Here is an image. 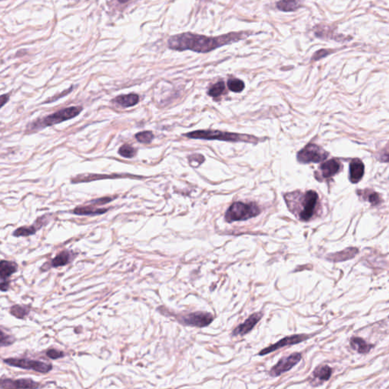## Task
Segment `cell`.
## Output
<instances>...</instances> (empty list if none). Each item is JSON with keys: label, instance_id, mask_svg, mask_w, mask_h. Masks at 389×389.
Masks as SVG:
<instances>
[{"label": "cell", "instance_id": "6da1fadb", "mask_svg": "<svg viewBox=\"0 0 389 389\" xmlns=\"http://www.w3.org/2000/svg\"><path fill=\"white\" fill-rule=\"evenodd\" d=\"M252 35L251 32H231L218 37H208L191 32H185L170 37L168 47L177 51L191 50L195 53H207L225 45L244 40Z\"/></svg>", "mask_w": 389, "mask_h": 389}, {"label": "cell", "instance_id": "7a4b0ae2", "mask_svg": "<svg viewBox=\"0 0 389 389\" xmlns=\"http://www.w3.org/2000/svg\"><path fill=\"white\" fill-rule=\"evenodd\" d=\"M83 108L81 107H70V108H64L60 111H56V113L46 116L43 119H38L37 120L30 122L27 126V131L28 132H38L40 129H44L53 125L61 123L65 121L70 120L76 117L79 115L80 113L82 111Z\"/></svg>", "mask_w": 389, "mask_h": 389}, {"label": "cell", "instance_id": "3957f363", "mask_svg": "<svg viewBox=\"0 0 389 389\" xmlns=\"http://www.w3.org/2000/svg\"><path fill=\"white\" fill-rule=\"evenodd\" d=\"M184 136L193 139H204V140H219L233 142H249L257 143L259 139L252 135L244 134L232 133V132H221L215 130H197L184 134Z\"/></svg>", "mask_w": 389, "mask_h": 389}, {"label": "cell", "instance_id": "277c9868", "mask_svg": "<svg viewBox=\"0 0 389 389\" xmlns=\"http://www.w3.org/2000/svg\"><path fill=\"white\" fill-rule=\"evenodd\" d=\"M260 213V208L255 203L234 202L227 211L225 221L228 223L246 221L258 216Z\"/></svg>", "mask_w": 389, "mask_h": 389}, {"label": "cell", "instance_id": "5b68a950", "mask_svg": "<svg viewBox=\"0 0 389 389\" xmlns=\"http://www.w3.org/2000/svg\"><path fill=\"white\" fill-rule=\"evenodd\" d=\"M318 195L315 191L310 190L304 194L301 193V197L299 201L300 207L297 208L300 210L296 214L300 221H308L312 218L318 205Z\"/></svg>", "mask_w": 389, "mask_h": 389}, {"label": "cell", "instance_id": "8992f818", "mask_svg": "<svg viewBox=\"0 0 389 389\" xmlns=\"http://www.w3.org/2000/svg\"><path fill=\"white\" fill-rule=\"evenodd\" d=\"M4 363L14 367L21 368L28 370H34L40 373H47L51 371L53 366L50 363H44L39 360L26 359V358H7L3 359Z\"/></svg>", "mask_w": 389, "mask_h": 389}, {"label": "cell", "instance_id": "52a82bcc", "mask_svg": "<svg viewBox=\"0 0 389 389\" xmlns=\"http://www.w3.org/2000/svg\"><path fill=\"white\" fill-rule=\"evenodd\" d=\"M328 153L315 144H309L297 154L300 163H320L328 157Z\"/></svg>", "mask_w": 389, "mask_h": 389}, {"label": "cell", "instance_id": "ba28073f", "mask_svg": "<svg viewBox=\"0 0 389 389\" xmlns=\"http://www.w3.org/2000/svg\"><path fill=\"white\" fill-rule=\"evenodd\" d=\"M177 321L183 325L204 328L208 326L214 321L215 318L210 312L198 311L187 315H179L177 316Z\"/></svg>", "mask_w": 389, "mask_h": 389}, {"label": "cell", "instance_id": "9c48e42d", "mask_svg": "<svg viewBox=\"0 0 389 389\" xmlns=\"http://www.w3.org/2000/svg\"><path fill=\"white\" fill-rule=\"evenodd\" d=\"M302 359V354L300 353H293L289 356L281 359L274 365L269 371L271 377H278L280 375L290 371L292 368L294 367L297 363H300Z\"/></svg>", "mask_w": 389, "mask_h": 389}, {"label": "cell", "instance_id": "30bf717a", "mask_svg": "<svg viewBox=\"0 0 389 389\" xmlns=\"http://www.w3.org/2000/svg\"><path fill=\"white\" fill-rule=\"evenodd\" d=\"M311 338L310 335H305V334H301V335H294L291 336H287L285 338H282L277 343L274 345H270L267 347L265 349L262 350L259 353V356H265V355L269 354L272 352L275 351L280 348H284L286 346H292V345H297V344L301 343V342H305L309 338Z\"/></svg>", "mask_w": 389, "mask_h": 389}, {"label": "cell", "instance_id": "8fae6325", "mask_svg": "<svg viewBox=\"0 0 389 389\" xmlns=\"http://www.w3.org/2000/svg\"><path fill=\"white\" fill-rule=\"evenodd\" d=\"M263 313L262 312H255L252 314L244 322L238 325L233 331L232 336H244L252 331L255 328L258 322L262 319Z\"/></svg>", "mask_w": 389, "mask_h": 389}, {"label": "cell", "instance_id": "7c38bea8", "mask_svg": "<svg viewBox=\"0 0 389 389\" xmlns=\"http://www.w3.org/2000/svg\"><path fill=\"white\" fill-rule=\"evenodd\" d=\"M40 384L30 379H21L12 380L10 379H2L0 383L1 389H38Z\"/></svg>", "mask_w": 389, "mask_h": 389}, {"label": "cell", "instance_id": "4fadbf2b", "mask_svg": "<svg viewBox=\"0 0 389 389\" xmlns=\"http://www.w3.org/2000/svg\"><path fill=\"white\" fill-rule=\"evenodd\" d=\"M47 217L48 215H43V216L38 218V220L35 221V224L32 226L18 228V229L14 231L13 236H16V237H20V236H29L35 234L38 230H40L42 227L47 224L48 221H49V218Z\"/></svg>", "mask_w": 389, "mask_h": 389}, {"label": "cell", "instance_id": "5bb4252c", "mask_svg": "<svg viewBox=\"0 0 389 389\" xmlns=\"http://www.w3.org/2000/svg\"><path fill=\"white\" fill-rule=\"evenodd\" d=\"M76 256L77 254H76L73 251H62L60 253H58L56 257L53 258L50 262H46V264L48 265V266L45 268L43 271L46 272L51 267L58 268L60 266L62 267V266L70 264V262H73V259L76 257Z\"/></svg>", "mask_w": 389, "mask_h": 389}, {"label": "cell", "instance_id": "9a60e30c", "mask_svg": "<svg viewBox=\"0 0 389 389\" xmlns=\"http://www.w3.org/2000/svg\"><path fill=\"white\" fill-rule=\"evenodd\" d=\"M364 174V165L359 159H353L350 163V180L351 183H356L363 178Z\"/></svg>", "mask_w": 389, "mask_h": 389}, {"label": "cell", "instance_id": "2e32d148", "mask_svg": "<svg viewBox=\"0 0 389 389\" xmlns=\"http://www.w3.org/2000/svg\"><path fill=\"white\" fill-rule=\"evenodd\" d=\"M358 253H359V249L357 248L349 247L341 251V252L328 255L327 259L335 262H345V261L353 259Z\"/></svg>", "mask_w": 389, "mask_h": 389}, {"label": "cell", "instance_id": "e0dca14e", "mask_svg": "<svg viewBox=\"0 0 389 389\" xmlns=\"http://www.w3.org/2000/svg\"><path fill=\"white\" fill-rule=\"evenodd\" d=\"M129 176H125V175H101V174H87V175H79L76 177L72 179V183H87V182L95 181V180H101L103 179H115L121 178V177H127Z\"/></svg>", "mask_w": 389, "mask_h": 389}, {"label": "cell", "instance_id": "ac0fdd59", "mask_svg": "<svg viewBox=\"0 0 389 389\" xmlns=\"http://www.w3.org/2000/svg\"><path fill=\"white\" fill-rule=\"evenodd\" d=\"M139 96L136 94H123L117 96L112 100V103L122 108H130L139 104Z\"/></svg>", "mask_w": 389, "mask_h": 389}, {"label": "cell", "instance_id": "d6986e66", "mask_svg": "<svg viewBox=\"0 0 389 389\" xmlns=\"http://www.w3.org/2000/svg\"><path fill=\"white\" fill-rule=\"evenodd\" d=\"M341 168V165L338 160H332L325 162L320 166V170L322 172V176L323 178H331L335 176Z\"/></svg>", "mask_w": 389, "mask_h": 389}, {"label": "cell", "instance_id": "ffe728a7", "mask_svg": "<svg viewBox=\"0 0 389 389\" xmlns=\"http://www.w3.org/2000/svg\"><path fill=\"white\" fill-rule=\"evenodd\" d=\"M18 271V265L12 261L2 260L0 262V278L5 280Z\"/></svg>", "mask_w": 389, "mask_h": 389}, {"label": "cell", "instance_id": "44dd1931", "mask_svg": "<svg viewBox=\"0 0 389 389\" xmlns=\"http://www.w3.org/2000/svg\"><path fill=\"white\" fill-rule=\"evenodd\" d=\"M350 345L353 350L359 353H367L371 350L373 345H369L363 338L359 337H353L350 338Z\"/></svg>", "mask_w": 389, "mask_h": 389}, {"label": "cell", "instance_id": "7402d4cb", "mask_svg": "<svg viewBox=\"0 0 389 389\" xmlns=\"http://www.w3.org/2000/svg\"><path fill=\"white\" fill-rule=\"evenodd\" d=\"M300 6V0H280L276 3L277 9L284 12H295Z\"/></svg>", "mask_w": 389, "mask_h": 389}, {"label": "cell", "instance_id": "603a6c76", "mask_svg": "<svg viewBox=\"0 0 389 389\" xmlns=\"http://www.w3.org/2000/svg\"><path fill=\"white\" fill-rule=\"evenodd\" d=\"M108 211V208H94L93 205L89 206L77 207L73 211V214L77 215H103Z\"/></svg>", "mask_w": 389, "mask_h": 389}, {"label": "cell", "instance_id": "cb8c5ba5", "mask_svg": "<svg viewBox=\"0 0 389 389\" xmlns=\"http://www.w3.org/2000/svg\"><path fill=\"white\" fill-rule=\"evenodd\" d=\"M332 374V369L330 366L327 365L324 366H318L316 369L314 370L313 377L315 379H318L320 381L325 382L328 381Z\"/></svg>", "mask_w": 389, "mask_h": 389}, {"label": "cell", "instance_id": "d4e9b609", "mask_svg": "<svg viewBox=\"0 0 389 389\" xmlns=\"http://www.w3.org/2000/svg\"><path fill=\"white\" fill-rule=\"evenodd\" d=\"M30 312L29 306L14 305L11 307L10 313L15 318L23 319Z\"/></svg>", "mask_w": 389, "mask_h": 389}, {"label": "cell", "instance_id": "484cf974", "mask_svg": "<svg viewBox=\"0 0 389 389\" xmlns=\"http://www.w3.org/2000/svg\"><path fill=\"white\" fill-rule=\"evenodd\" d=\"M225 90V84L224 81H218L216 84H213L208 91V94L212 97H218L224 93Z\"/></svg>", "mask_w": 389, "mask_h": 389}, {"label": "cell", "instance_id": "4316f807", "mask_svg": "<svg viewBox=\"0 0 389 389\" xmlns=\"http://www.w3.org/2000/svg\"><path fill=\"white\" fill-rule=\"evenodd\" d=\"M228 88L233 92L239 93L243 91L245 84L242 80L238 78H231L228 81Z\"/></svg>", "mask_w": 389, "mask_h": 389}, {"label": "cell", "instance_id": "83f0119b", "mask_svg": "<svg viewBox=\"0 0 389 389\" xmlns=\"http://www.w3.org/2000/svg\"><path fill=\"white\" fill-rule=\"evenodd\" d=\"M136 152H137L136 149H134L131 145L125 144L119 148L118 153L125 158H132L136 155Z\"/></svg>", "mask_w": 389, "mask_h": 389}, {"label": "cell", "instance_id": "f1b7e54d", "mask_svg": "<svg viewBox=\"0 0 389 389\" xmlns=\"http://www.w3.org/2000/svg\"><path fill=\"white\" fill-rule=\"evenodd\" d=\"M153 132L151 131H144V132H139L135 135V138L138 142L142 144H149L154 139Z\"/></svg>", "mask_w": 389, "mask_h": 389}, {"label": "cell", "instance_id": "f546056e", "mask_svg": "<svg viewBox=\"0 0 389 389\" xmlns=\"http://www.w3.org/2000/svg\"><path fill=\"white\" fill-rule=\"evenodd\" d=\"M1 347H8L12 345L15 342V338L12 335H8L1 330Z\"/></svg>", "mask_w": 389, "mask_h": 389}, {"label": "cell", "instance_id": "4dcf8cb0", "mask_svg": "<svg viewBox=\"0 0 389 389\" xmlns=\"http://www.w3.org/2000/svg\"><path fill=\"white\" fill-rule=\"evenodd\" d=\"M46 356L52 359H58L65 356V353L63 351H60L56 349H50L46 351Z\"/></svg>", "mask_w": 389, "mask_h": 389}, {"label": "cell", "instance_id": "1f68e13d", "mask_svg": "<svg viewBox=\"0 0 389 389\" xmlns=\"http://www.w3.org/2000/svg\"><path fill=\"white\" fill-rule=\"evenodd\" d=\"M115 199V197H104V198H97L91 201V205L93 206L95 205H102L111 202L113 200Z\"/></svg>", "mask_w": 389, "mask_h": 389}, {"label": "cell", "instance_id": "d6a6232c", "mask_svg": "<svg viewBox=\"0 0 389 389\" xmlns=\"http://www.w3.org/2000/svg\"><path fill=\"white\" fill-rule=\"evenodd\" d=\"M72 91H73V87H70L69 90H66V91H63L61 94H59V95L53 96V97H50V99H48L47 101H46L45 103H51L58 101V100L60 99V97H64V96L67 95V94L71 92Z\"/></svg>", "mask_w": 389, "mask_h": 389}, {"label": "cell", "instance_id": "836d02e7", "mask_svg": "<svg viewBox=\"0 0 389 389\" xmlns=\"http://www.w3.org/2000/svg\"><path fill=\"white\" fill-rule=\"evenodd\" d=\"M329 53V52L326 50H320L318 51H317L316 53L314 54V56H312V60H314V61H316V60H320V59H322V58L325 57Z\"/></svg>", "mask_w": 389, "mask_h": 389}, {"label": "cell", "instance_id": "e575fe53", "mask_svg": "<svg viewBox=\"0 0 389 389\" xmlns=\"http://www.w3.org/2000/svg\"><path fill=\"white\" fill-rule=\"evenodd\" d=\"M368 200L373 205H379L380 202V198L377 193H373L371 194H369Z\"/></svg>", "mask_w": 389, "mask_h": 389}, {"label": "cell", "instance_id": "d590c367", "mask_svg": "<svg viewBox=\"0 0 389 389\" xmlns=\"http://www.w3.org/2000/svg\"><path fill=\"white\" fill-rule=\"evenodd\" d=\"M9 287H10V282L8 280H2L1 284H0V289L2 292L8 291Z\"/></svg>", "mask_w": 389, "mask_h": 389}, {"label": "cell", "instance_id": "8d00e7d4", "mask_svg": "<svg viewBox=\"0 0 389 389\" xmlns=\"http://www.w3.org/2000/svg\"><path fill=\"white\" fill-rule=\"evenodd\" d=\"M0 100H1V105H0V107L2 108V107L8 102V100H9V95L6 94H2V95L0 97Z\"/></svg>", "mask_w": 389, "mask_h": 389}, {"label": "cell", "instance_id": "74e56055", "mask_svg": "<svg viewBox=\"0 0 389 389\" xmlns=\"http://www.w3.org/2000/svg\"><path fill=\"white\" fill-rule=\"evenodd\" d=\"M380 160L384 162H389V153L384 154V155H382Z\"/></svg>", "mask_w": 389, "mask_h": 389}, {"label": "cell", "instance_id": "f35d334b", "mask_svg": "<svg viewBox=\"0 0 389 389\" xmlns=\"http://www.w3.org/2000/svg\"><path fill=\"white\" fill-rule=\"evenodd\" d=\"M120 3H126V2H129L130 0H118Z\"/></svg>", "mask_w": 389, "mask_h": 389}]
</instances>
